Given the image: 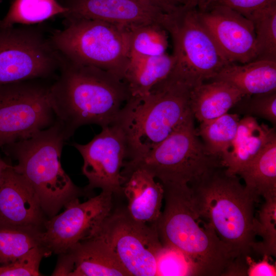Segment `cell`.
Returning <instances> with one entry per match:
<instances>
[{
	"label": "cell",
	"instance_id": "38",
	"mask_svg": "<svg viewBox=\"0 0 276 276\" xmlns=\"http://www.w3.org/2000/svg\"><path fill=\"white\" fill-rule=\"evenodd\" d=\"M10 164L7 163L0 156V181L6 169L10 166Z\"/></svg>",
	"mask_w": 276,
	"mask_h": 276
},
{
	"label": "cell",
	"instance_id": "11",
	"mask_svg": "<svg viewBox=\"0 0 276 276\" xmlns=\"http://www.w3.org/2000/svg\"><path fill=\"white\" fill-rule=\"evenodd\" d=\"M93 236L108 245L130 276H155L156 257L163 245L154 223L136 221L127 209L117 211Z\"/></svg>",
	"mask_w": 276,
	"mask_h": 276
},
{
	"label": "cell",
	"instance_id": "1",
	"mask_svg": "<svg viewBox=\"0 0 276 276\" xmlns=\"http://www.w3.org/2000/svg\"><path fill=\"white\" fill-rule=\"evenodd\" d=\"M59 72L51 85L49 99L66 140L82 126L103 128L116 122L130 97L122 80L108 71L63 57Z\"/></svg>",
	"mask_w": 276,
	"mask_h": 276
},
{
	"label": "cell",
	"instance_id": "7",
	"mask_svg": "<svg viewBox=\"0 0 276 276\" xmlns=\"http://www.w3.org/2000/svg\"><path fill=\"white\" fill-rule=\"evenodd\" d=\"M220 167L221 160L210 154L199 140L191 114L147 154L125 160L122 170L142 168L163 186L191 187Z\"/></svg>",
	"mask_w": 276,
	"mask_h": 276
},
{
	"label": "cell",
	"instance_id": "26",
	"mask_svg": "<svg viewBox=\"0 0 276 276\" xmlns=\"http://www.w3.org/2000/svg\"><path fill=\"white\" fill-rule=\"evenodd\" d=\"M42 231L33 227L0 224V264L9 263L36 247L43 246Z\"/></svg>",
	"mask_w": 276,
	"mask_h": 276
},
{
	"label": "cell",
	"instance_id": "14",
	"mask_svg": "<svg viewBox=\"0 0 276 276\" xmlns=\"http://www.w3.org/2000/svg\"><path fill=\"white\" fill-rule=\"evenodd\" d=\"M197 12L201 23L228 62L243 64L257 59L255 32L250 19L218 4L197 10Z\"/></svg>",
	"mask_w": 276,
	"mask_h": 276
},
{
	"label": "cell",
	"instance_id": "8",
	"mask_svg": "<svg viewBox=\"0 0 276 276\" xmlns=\"http://www.w3.org/2000/svg\"><path fill=\"white\" fill-rule=\"evenodd\" d=\"M173 44L171 75L193 87L213 79L228 62L201 23L195 8L181 5L165 27Z\"/></svg>",
	"mask_w": 276,
	"mask_h": 276
},
{
	"label": "cell",
	"instance_id": "25",
	"mask_svg": "<svg viewBox=\"0 0 276 276\" xmlns=\"http://www.w3.org/2000/svg\"><path fill=\"white\" fill-rule=\"evenodd\" d=\"M66 12L58 0H11L0 22L5 26L34 25Z\"/></svg>",
	"mask_w": 276,
	"mask_h": 276
},
{
	"label": "cell",
	"instance_id": "37",
	"mask_svg": "<svg viewBox=\"0 0 276 276\" xmlns=\"http://www.w3.org/2000/svg\"><path fill=\"white\" fill-rule=\"evenodd\" d=\"M182 6L195 8L198 10H203L219 0H177Z\"/></svg>",
	"mask_w": 276,
	"mask_h": 276
},
{
	"label": "cell",
	"instance_id": "17",
	"mask_svg": "<svg viewBox=\"0 0 276 276\" xmlns=\"http://www.w3.org/2000/svg\"><path fill=\"white\" fill-rule=\"evenodd\" d=\"M122 194L128 201L127 211L136 221L153 224L161 214L164 189L159 181L142 168L122 170Z\"/></svg>",
	"mask_w": 276,
	"mask_h": 276
},
{
	"label": "cell",
	"instance_id": "27",
	"mask_svg": "<svg viewBox=\"0 0 276 276\" xmlns=\"http://www.w3.org/2000/svg\"><path fill=\"white\" fill-rule=\"evenodd\" d=\"M130 56H157L168 47V32L160 24H145L128 28Z\"/></svg>",
	"mask_w": 276,
	"mask_h": 276
},
{
	"label": "cell",
	"instance_id": "16",
	"mask_svg": "<svg viewBox=\"0 0 276 276\" xmlns=\"http://www.w3.org/2000/svg\"><path fill=\"white\" fill-rule=\"evenodd\" d=\"M48 219L33 190L10 165L0 181V224L43 230Z\"/></svg>",
	"mask_w": 276,
	"mask_h": 276
},
{
	"label": "cell",
	"instance_id": "32",
	"mask_svg": "<svg viewBox=\"0 0 276 276\" xmlns=\"http://www.w3.org/2000/svg\"><path fill=\"white\" fill-rule=\"evenodd\" d=\"M242 105L245 116L264 119L276 123V91L244 96L237 104Z\"/></svg>",
	"mask_w": 276,
	"mask_h": 276
},
{
	"label": "cell",
	"instance_id": "39",
	"mask_svg": "<svg viewBox=\"0 0 276 276\" xmlns=\"http://www.w3.org/2000/svg\"><path fill=\"white\" fill-rule=\"evenodd\" d=\"M2 2V0H0V3Z\"/></svg>",
	"mask_w": 276,
	"mask_h": 276
},
{
	"label": "cell",
	"instance_id": "3",
	"mask_svg": "<svg viewBox=\"0 0 276 276\" xmlns=\"http://www.w3.org/2000/svg\"><path fill=\"white\" fill-rule=\"evenodd\" d=\"M165 207L154 223L163 245L180 250L200 268L203 275H242L235 259L212 226L195 210L188 186H165Z\"/></svg>",
	"mask_w": 276,
	"mask_h": 276
},
{
	"label": "cell",
	"instance_id": "9",
	"mask_svg": "<svg viewBox=\"0 0 276 276\" xmlns=\"http://www.w3.org/2000/svg\"><path fill=\"white\" fill-rule=\"evenodd\" d=\"M44 31L34 25L5 26L0 22V86L46 80L59 71L63 57Z\"/></svg>",
	"mask_w": 276,
	"mask_h": 276
},
{
	"label": "cell",
	"instance_id": "21",
	"mask_svg": "<svg viewBox=\"0 0 276 276\" xmlns=\"http://www.w3.org/2000/svg\"><path fill=\"white\" fill-rule=\"evenodd\" d=\"M244 97L230 83L212 80L192 88L190 107L193 117L202 123L227 113Z\"/></svg>",
	"mask_w": 276,
	"mask_h": 276
},
{
	"label": "cell",
	"instance_id": "34",
	"mask_svg": "<svg viewBox=\"0 0 276 276\" xmlns=\"http://www.w3.org/2000/svg\"><path fill=\"white\" fill-rule=\"evenodd\" d=\"M269 257L263 255L262 260L254 262L248 256L246 258V275L248 276H275L276 275L275 265L269 262Z\"/></svg>",
	"mask_w": 276,
	"mask_h": 276
},
{
	"label": "cell",
	"instance_id": "29",
	"mask_svg": "<svg viewBox=\"0 0 276 276\" xmlns=\"http://www.w3.org/2000/svg\"><path fill=\"white\" fill-rule=\"evenodd\" d=\"M155 276L203 275L198 265L178 248L163 245L156 261Z\"/></svg>",
	"mask_w": 276,
	"mask_h": 276
},
{
	"label": "cell",
	"instance_id": "23",
	"mask_svg": "<svg viewBox=\"0 0 276 276\" xmlns=\"http://www.w3.org/2000/svg\"><path fill=\"white\" fill-rule=\"evenodd\" d=\"M244 181L246 189L257 199L276 197V137L260 154L238 174Z\"/></svg>",
	"mask_w": 276,
	"mask_h": 276
},
{
	"label": "cell",
	"instance_id": "18",
	"mask_svg": "<svg viewBox=\"0 0 276 276\" xmlns=\"http://www.w3.org/2000/svg\"><path fill=\"white\" fill-rule=\"evenodd\" d=\"M274 137L275 132L255 117L245 116L239 121L236 137L228 151L221 161L229 175L238 173L251 163Z\"/></svg>",
	"mask_w": 276,
	"mask_h": 276
},
{
	"label": "cell",
	"instance_id": "4",
	"mask_svg": "<svg viewBox=\"0 0 276 276\" xmlns=\"http://www.w3.org/2000/svg\"><path fill=\"white\" fill-rule=\"evenodd\" d=\"M192 88L170 75L147 95L129 98L116 122L126 136L127 160L147 154L192 114L190 107Z\"/></svg>",
	"mask_w": 276,
	"mask_h": 276
},
{
	"label": "cell",
	"instance_id": "10",
	"mask_svg": "<svg viewBox=\"0 0 276 276\" xmlns=\"http://www.w3.org/2000/svg\"><path fill=\"white\" fill-rule=\"evenodd\" d=\"M33 79L0 86V147L28 139L54 123L51 84Z\"/></svg>",
	"mask_w": 276,
	"mask_h": 276
},
{
	"label": "cell",
	"instance_id": "36",
	"mask_svg": "<svg viewBox=\"0 0 276 276\" xmlns=\"http://www.w3.org/2000/svg\"><path fill=\"white\" fill-rule=\"evenodd\" d=\"M158 8L167 14L176 11L181 6L177 0H137Z\"/></svg>",
	"mask_w": 276,
	"mask_h": 276
},
{
	"label": "cell",
	"instance_id": "20",
	"mask_svg": "<svg viewBox=\"0 0 276 276\" xmlns=\"http://www.w3.org/2000/svg\"><path fill=\"white\" fill-rule=\"evenodd\" d=\"M212 80L230 83L244 96L274 91L276 61L256 59L243 64L228 63Z\"/></svg>",
	"mask_w": 276,
	"mask_h": 276
},
{
	"label": "cell",
	"instance_id": "13",
	"mask_svg": "<svg viewBox=\"0 0 276 276\" xmlns=\"http://www.w3.org/2000/svg\"><path fill=\"white\" fill-rule=\"evenodd\" d=\"M102 128L88 143L73 144L83 158L82 172L88 181L85 190L97 188L113 195L121 194V171L128 154L126 136L117 122Z\"/></svg>",
	"mask_w": 276,
	"mask_h": 276
},
{
	"label": "cell",
	"instance_id": "31",
	"mask_svg": "<svg viewBox=\"0 0 276 276\" xmlns=\"http://www.w3.org/2000/svg\"><path fill=\"white\" fill-rule=\"evenodd\" d=\"M43 246L36 247L23 257L0 266V276H38L42 259L50 255Z\"/></svg>",
	"mask_w": 276,
	"mask_h": 276
},
{
	"label": "cell",
	"instance_id": "2",
	"mask_svg": "<svg viewBox=\"0 0 276 276\" xmlns=\"http://www.w3.org/2000/svg\"><path fill=\"white\" fill-rule=\"evenodd\" d=\"M193 204L213 228L233 257L246 264L258 244L254 205L258 199L238 175L218 168L190 187Z\"/></svg>",
	"mask_w": 276,
	"mask_h": 276
},
{
	"label": "cell",
	"instance_id": "22",
	"mask_svg": "<svg viewBox=\"0 0 276 276\" xmlns=\"http://www.w3.org/2000/svg\"><path fill=\"white\" fill-rule=\"evenodd\" d=\"M175 64L173 55L157 56H130L122 80L130 97L142 98L157 84L168 77Z\"/></svg>",
	"mask_w": 276,
	"mask_h": 276
},
{
	"label": "cell",
	"instance_id": "12",
	"mask_svg": "<svg viewBox=\"0 0 276 276\" xmlns=\"http://www.w3.org/2000/svg\"><path fill=\"white\" fill-rule=\"evenodd\" d=\"M113 195L101 191L84 202L78 198L70 201L62 213L45 221L42 233L43 246L51 254L59 255L90 237L110 214Z\"/></svg>",
	"mask_w": 276,
	"mask_h": 276
},
{
	"label": "cell",
	"instance_id": "5",
	"mask_svg": "<svg viewBox=\"0 0 276 276\" xmlns=\"http://www.w3.org/2000/svg\"><path fill=\"white\" fill-rule=\"evenodd\" d=\"M63 130L55 120L32 136L3 146L5 153L17 162L14 169L33 190L48 219L84 193L62 168L60 157L67 140Z\"/></svg>",
	"mask_w": 276,
	"mask_h": 276
},
{
	"label": "cell",
	"instance_id": "28",
	"mask_svg": "<svg viewBox=\"0 0 276 276\" xmlns=\"http://www.w3.org/2000/svg\"><path fill=\"white\" fill-rule=\"evenodd\" d=\"M246 18L254 27L256 59L276 61V3L255 11Z\"/></svg>",
	"mask_w": 276,
	"mask_h": 276
},
{
	"label": "cell",
	"instance_id": "15",
	"mask_svg": "<svg viewBox=\"0 0 276 276\" xmlns=\"http://www.w3.org/2000/svg\"><path fill=\"white\" fill-rule=\"evenodd\" d=\"M67 9L66 17L97 19L129 28L156 23L164 28L168 14L137 0H58Z\"/></svg>",
	"mask_w": 276,
	"mask_h": 276
},
{
	"label": "cell",
	"instance_id": "35",
	"mask_svg": "<svg viewBox=\"0 0 276 276\" xmlns=\"http://www.w3.org/2000/svg\"><path fill=\"white\" fill-rule=\"evenodd\" d=\"M58 255L57 263L52 275L70 276L74 269V262L70 254L66 251Z\"/></svg>",
	"mask_w": 276,
	"mask_h": 276
},
{
	"label": "cell",
	"instance_id": "19",
	"mask_svg": "<svg viewBox=\"0 0 276 276\" xmlns=\"http://www.w3.org/2000/svg\"><path fill=\"white\" fill-rule=\"evenodd\" d=\"M74 262L70 276H129L108 245L93 236L67 250Z\"/></svg>",
	"mask_w": 276,
	"mask_h": 276
},
{
	"label": "cell",
	"instance_id": "30",
	"mask_svg": "<svg viewBox=\"0 0 276 276\" xmlns=\"http://www.w3.org/2000/svg\"><path fill=\"white\" fill-rule=\"evenodd\" d=\"M276 197L265 200L256 220L257 236L262 241L259 242L256 252L258 254L275 256L276 254Z\"/></svg>",
	"mask_w": 276,
	"mask_h": 276
},
{
	"label": "cell",
	"instance_id": "24",
	"mask_svg": "<svg viewBox=\"0 0 276 276\" xmlns=\"http://www.w3.org/2000/svg\"><path fill=\"white\" fill-rule=\"evenodd\" d=\"M240 119L237 113H226L216 119L200 123L198 130L206 151L219 158L230 149L236 137Z\"/></svg>",
	"mask_w": 276,
	"mask_h": 276
},
{
	"label": "cell",
	"instance_id": "6",
	"mask_svg": "<svg viewBox=\"0 0 276 276\" xmlns=\"http://www.w3.org/2000/svg\"><path fill=\"white\" fill-rule=\"evenodd\" d=\"M65 18L64 28L50 35L60 55L71 62L102 69L122 80L130 58L128 28L97 19Z\"/></svg>",
	"mask_w": 276,
	"mask_h": 276
},
{
	"label": "cell",
	"instance_id": "33",
	"mask_svg": "<svg viewBox=\"0 0 276 276\" xmlns=\"http://www.w3.org/2000/svg\"><path fill=\"white\" fill-rule=\"evenodd\" d=\"M275 3L276 0H219L214 4L228 7L247 17L255 11Z\"/></svg>",
	"mask_w": 276,
	"mask_h": 276
}]
</instances>
